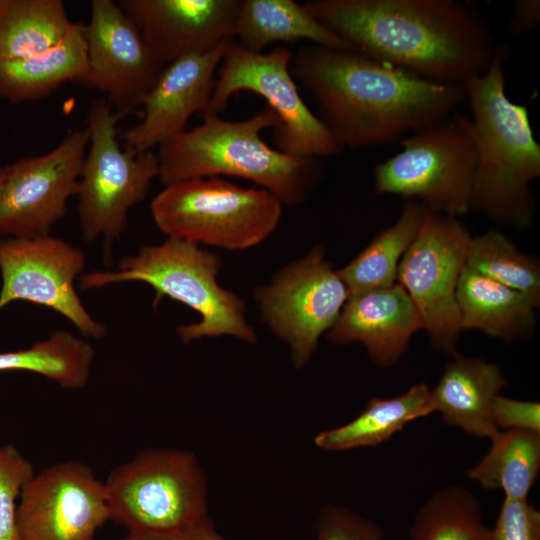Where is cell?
I'll use <instances>...</instances> for the list:
<instances>
[{"label": "cell", "instance_id": "1", "mask_svg": "<svg viewBox=\"0 0 540 540\" xmlns=\"http://www.w3.org/2000/svg\"><path fill=\"white\" fill-rule=\"evenodd\" d=\"M308 12L353 51L443 84L485 72L500 51L472 5L455 0H314Z\"/></svg>", "mask_w": 540, "mask_h": 540}, {"label": "cell", "instance_id": "2", "mask_svg": "<svg viewBox=\"0 0 540 540\" xmlns=\"http://www.w3.org/2000/svg\"><path fill=\"white\" fill-rule=\"evenodd\" d=\"M291 72L312 95L342 149L394 142L448 118L466 101L461 84H443L353 50L311 44Z\"/></svg>", "mask_w": 540, "mask_h": 540}, {"label": "cell", "instance_id": "3", "mask_svg": "<svg viewBox=\"0 0 540 540\" xmlns=\"http://www.w3.org/2000/svg\"><path fill=\"white\" fill-rule=\"evenodd\" d=\"M505 59L500 49L485 72L461 83L476 153L470 208L523 230L533 219L531 183L540 176V145L527 107L506 93Z\"/></svg>", "mask_w": 540, "mask_h": 540}, {"label": "cell", "instance_id": "4", "mask_svg": "<svg viewBox=\"0 0 540 540\" xmlns=\"http://www.w3.org/2000/svg\"><path fill=\"white\" fill-rule=\"evenodd\" d=\"M280 120L268 106L241 121L205 113L202 123L158 147V178L166 186L221 175L254 182L281 204L304 201L319 179L316 158L284 153L266 144L261 132Z\"/></svg>", "mask_w": 540, "mask_h": 540}, {"label": "cell", "instance_id": "5", "mask_svg": "<svg viewBox=\"0 0 540 540\" xmlns=\"http://www.w3.org/2000/svg\"><path fill=\"white\" fill-rule=\"evenodd\" d=\"M221 268L222 261L215 253L187 240L167 238L123 258L117 270L82 275L80 287L89 290L120 282H144L155 291L154 307L169 297L199 314L198 322L176 327L184 343L220 336L255 343L256 333L247 321L243 300L217 280Z\"/></svg>", "mask_w": 540, "mask_h": 540}, {"label": "cell", "instance_id": "6", "mask_svg": "<svg viewBox=\"0 0 540 540\" xmlns=\"http://www.w3.org/2000/svg\"><path fill=\"white\" fill-rule=\"evenodd\" d=\"M151 214L168 238L245 250L275 231L282 204L264 189L205 177L166 185L153 198Z\"/></svg>", "mask_w": 540, "mask_h": 540}, {"label": "cell", "instance_id": "7", "mask_svg": "<svg viewBox=\"0 0 540 540\" xmlns=\"http://www.w3.org/2000/svg\"><path fill=\"white\" fill-rule=\"evenodd\" d=\"M110 516L129 531L181 534L207 516V479L188 450L148 448L104 481Z\"/></svg>", "mask_w": 540, "mask_h": 540}, {"label": "cell", "instance_id": "8", "mask_svg": "<svg viewBox=\"0 0 540 540\" xmlns=\"http://www.w3.org/2000/svg\"><path fill=\"white\" fill-rule=\"evenodd\" d=\"M402 150L377 164L374 187L450 217L468 213L476 165L470 118L456 113L401 141Z\"/></svg>", "mask_w": 540, "mask_h": 540}, {"label": "cell", "instance_id": "9", "mask_svg": "<svg viewBox=\"0 0 540 540\" xmlns=\"http://www.w3.org/2000/svg\"><path fill=\"white\" fill-rule=\"evenodd\" d=\"M119 119L105 98L92 102L87 116L90 146L76 194L81 233L87 241L118 238L126 229L129 210L145 197L158 177L156 153L132 155L121 147Z\"/></svg>", "mask_w": 540, "mask_h": 540}, {"label": "cell", "instance_id": "10", "mask_svg": "<svg viewBox=\"0 0 540 540\" xmlns=\"http://www.w3.org/2000/svg\"><path fill=\"white\" fill-rule=\"evenodd\" d=\"M292 57V51L284 45L254 53L231 41L218 67L205 113L217 115L233 94L253 92L267 101L280 120L274 129L276 149L310 158L335 156L341 148L302 99L291 72Z\"/></svg>", "mask_w": 540, "mask_h": 540}, {"label": "cell", "instance_id": "11", "mask_svg": "<svg viewBox=\"0 0 540 540\" xmlns=\"http://www.w3.org/2000/svg\"><path fill=\"white\" fill-rule=\"evenodd\" d=\"M471 239L456 218L426 209L398 266L397 283L417 308L431 344L452 355L461 332L457 286Z\"/></svg>", "mask_w": 540, "mask_h": 540}, {"label": "cell", "instance_id": "12", "mask_svg": "<svg viewBox=\"0 0 540 540\" xmlns=\"http://www.w3.org/2000/svg\"><path fill=\"white\" fill-rule=\"evenodd\" d=\"M253 295L265 323L289 346L295 368L309 362L320 337L334 326L349 297L321 246L279 270Z\"/></svg>", "mask_w": 540, "mask_h": 540}, {"label": "cell", "instance_id": "13", "mask_svg": "<svg viewBox=\"0 0 540 540\" xmlns=\"http://www.w3.org/2000/svg\"><path fill=\"white\" fill-rule=\"evenodd\" d=\"M85 264L80 248L50 234L0 237V312L27 301L61 314L85 337H104L106 326L88 313L75 289Z\"/></svg>", "mask_w": 540, "mask_h": 540}, {"label": "cell", "instance_id": "14", "mask_svg": "<svg viewBox=\"0 0 540 540\" xmlns=\"http://www.w3.org/2000/svg\"><path fill=\"white\" fill-rule=\"evenodd\" d=\"M89 130L69 132L51 151L4 166L0 187V237L49 235L76 196Z\"/></svg>", "mask_w": 540, "mask_h": 540}, {"label": "cell", "instance_id": "15", "mask_svg": "<svg viewBox=\"0 0 540 540\" xmlns=\"http://www.w3.org/2000/svg\"><path fill=\"white\" fill-rule=\"evenodd\" d=\"M87 75L83 85L100 90L121 118L134 112L166 64L112 0H92L85 25Z\"/></svg>", "mask_w": 540, "mask_h": 540}, {"label": "cell", "instance_id": "16", "mask_svg": "<svg viewBox=\"0 0 540 540\" xmlns=\"http://www.w3.org/2000/svg\"><path fill=\"white\" fill-rule=\"evenodd\" d=\"M110 519L104 482L79 461L34 474L17 507L19 540H94Z\"/></svg>", "mask_w": 540, "mask_h": 540}, {"label": "cell", "instance_id": "17", "mask_svg": "<svg viewBox=\"0 0 540 540\" xmlns=\"http://www.w3.org/2000/svg\"><path fill=\"white\" fill-rule=\"evenodd\" d=\"M231 41L166 65L142 104L141 120L123 136L125 151L132 155L152 151L184 132L193 114L207 111L218 67Z\"/></svg>", "mask_w": 540, "mask_h": 540}, {"label": "cell", "instance_id": "18", "mask_svg": "<svg viewBox=\"0 0 540 540\" xmlns=\"http://www.w3.org/2000/svg\"><path fill=\"white\" fill-rule=\"evenodd\" d=\"M118 5L167 65L234 40L240 0H120Z\"/></svg>", "mask_w": 540, "mask_h": 540}, {"label": "cell", "instance_id": "19", "mask_svg": "<svg viewBox=\"0 0 540 540\" xmlns=\"http://www.w3.org/2000/svg\"><path fill=\"white\" fill-rule=\"evenodd\" d=\"M423 329L408 293L395 283L349 296L328 339L334 344L361 343L375 365L390 367L405 354L412 336Z\"/></svg>", "mask_w": 540, "mask_h": 540}, {"label": "cell", "instance_id": "20", "mask_svg": "<svg viewBox=\"0 0 540 540\" xmlns=\"http://www.w3.org/2000/svg\"><path fill=\"white\" fill-rule=\"evenodd\" d=\"M431 389L435 412L451 426L492 441L500 430L492 418L494 399L507 379L499 365L476 357L453 355Z\"/></svg>", "mask_w": 540, "mask_h": 540}, {"label": "cell", "instance_id": "21", "mask_svg": "<svg viewBox=\"0 0 540 540\" xmlns=\"http://www.w3.org/2000/svg\"><path fill=\"white\" fill-rule=\"evenodd\" d=\"M460 327L506 343L528 337L540 301L464 267L457 286Z\"/></svg>", "mask_w": 540, "mask_h": 540}, {"label": "cell", "instance_id": "22", "mask_svg": "<svg viewBox=\"0 0 540 540\" xmlns=\"http://www.w3.org/2000/svg\"><path fill=\"white\" fill-rule=\"evenodd\" d=\"M87 68L85 25L73 22L52 48L23 59L0 62V99L11 103L39 100L66 82L83 84Z\"/></svg>", "mask_w": 540, "mask_h": 540}, {"label": "cell", "instance_id": "23", "mask_svg": "<svg viewBox=\"0 0 540 540\" xmlns=\"http://www.w3.org/2000/svg\"><path fill=\"white\" fill-rule=\"evenodd\" d=\"M300 40L334 49L352 50L293 0H240L234 41L243 49L262 53L273 43Z\"/></svg>", "mask_w": 540, "mask_h": 540}, {"label": "cell", "instance_id": "24", "mask_svg": "<svg viewBox=\"0 0 540 540\" xmlns=\"http://www.w3.org/2000/svg\"><path fill=\"white\" fill-rule=\"evenodd\" d=\"M435 413L431 389L426 383L412 385L392 398H372L352 421L324 430L314 438L325 451H345L377 446L401 431L409 422Z\"/></svg>", "mask_w": 540, "mask_h": 540}, {"label": "cell", "instance_id": "25", "mask_svg": "<svg viewBox=\"0 0 540 540\" xmlns=\"http://www.w3.org/2000/svg\"><path fill=\"white\" fill-rule=\"evenodd\" d=\"M425 212L426 208L418 201L406 200L397 221L338 270L349 296L397 283L399 263L414 240Z\"/></svg>", "mask_w": 540, "mask_h": 540}, {"label": "cell", "instance_id": "26", "mask_svg": "<svg viewBox=\"0 0 540 540\" xmlns=\"http://www.w3.org/2000/svg\"><path fill=\"white\" fill-rule=\"evenodd\" d=\"M72 24L61 0H0V62L52 48Z\"/></svg>", "mask_w": 540, "mask_h": 540}, {"label": "cell", "instance_id": "27", "mask_svg": "<svg viewBox=\"0 0 540 540\" xmlns=\"http://www.w3.org/2000/svg\"><path fill=\"white\" fill-rule=\"evenodd\" d=\"M539 472L540 434L505 430L467 476L484 489L502 490L504 499L526 500Z\"/></svg>", "mask_w": 540, "mask_h": 540}, {"label": "cell", "instance_id": "28", "mask_svg": "<svg viewBox=\"0 0 540 540\" xmlns=\"http://www.w3.org/2000/svg\"><path fill=\"white\" fill-rule=\"evenodd\" d=\"M93 346L59 330L25 349L0 352V373L27 371L42 375L68 390L83 388L94 361Z\"/></svg>", "mask_w": 540, "mask_h": 540}, {"label": "cell", "instance_id": "29", "mask_svg": "<svg viewBox=\"0 0 540 540\" xmlns=\"http://www.w3.org/2000/svg\"><path fill=\"white\" fill-rule=\"evenodd\" d=\"M411 540H490L477 497L468 489L446 486L418 509L410 528Z\"/></svg>", "mask_w": 540, "mask_h": 540}, {"label": "cell", "instance_id": "30", "mask_svg": "<svg viewBox=\"0 0 540 540\" xmlns=\"http://www.w3.org/2000/svg\"><path fill=\"white\" fill-rule=\"evenodd\" d=\"M465 266L540 301L539 262L498 231L472 237Z\"/></svg>", "mask_w": 540, "mask_h": 540}, {"label": "cell", "instance_id": "31", "mask_svg": "<svg viewBox=\"0 0 540 540\" xmlns=\"http://www.w3.org/2000/svg\"><path fill=\"white\" fill-rule=\"evenodd\" d=\"M34 474L32 463L16 446H0V540H19L17 500Z\"/></svg>", "mask_w": 540, "mask_h": 540}, {"label": "cell", "instance_id": "32", "mask_svg": "<svg viewBox=\"0 0 540 540\" xmlns=\"http://www.w3.org/2000/svg\"><path fill=\"white\" fill-rule=\"evenodd\" d=\"M317 540H383L381 528L372 520L345 507L329 505L319 514Z\"/></svg>", "mask_w": 540, "mask_h": 540}, {"label": "cell", "instance_id": "33", "mask_svg": "<svg viewBox=\"0 0 540 540\" xmlns=\"http://www.w3.org/2000/svg\"><path fill=\"white\" fill-rule=\"evenodd\" d=\"M490 540H540L539 510L528 499H504Z\"/></svg>", "mask_w": 540, "mask_h": 540}, {"label": "cell", "instance_id": "34", "mask_svg": "<svg viewBox=\"0 0 540 540\" xmlns=\"http://www.w3.org/2000/svg\"><path fill=\"white\" fill-rule=\"evenodd\" d=\"M492 418L500 431L521 430L540 434L539 402L517 400L499 394L492 405Z\"/></svg>", "mask_w": 540, "mask_h": 540}, {"label": "cell", "instance_id": "35", "mask_svg": "<svg viewBox=\"0 0 540 540\" xmlns=\"http://www.w3.org/2000/svg\"><path fill=\"white\" fill-rule=\"evenodd\" d=\"M540 22V1L519 0L514 5L509 23L511 33L519 35L535 30Z\"/></svg>", "mask_w": 540, "mask_h": 540}, {"label": "cell", "instance_id": "36", "mask_svg": "<svg viewBox=\"0 0 540 540\" xmlns=\"http://www.w3.org/2000/svg\"><path fill=\"white\" fill-rule=\"evenodd\" d=\"M181 535L185 540H227L214 529L209 518L186 529Z\"/></svg>", "mask_w": 540, "mask_h": 540}, {"label": "cell", "instance_id": "37", "mask_svg": "<svg viewBox=\"0 0 540 540\" xmlns=\"http://www.w3.org/2000/svg\"><path fill=\"white\" fill-rule=\"evenodd\" d=\"M124 540H185L181 534H162L151 532L129 531Z\"/></svg>", "mask_w": 540, "mask_h": 540}, {"label": "cell", "instance_id": "38", "mask_svg": "<svg viewBox=\"0 0 540 540\" xmlns=\"http://www.w3.org/2000/svg\"><path fill=\"white\" fill-rule=\"evenodd\" d=\"M3 177H4V166L0 165V187L3 181Z\"/></svg>", "mask_w": 540, "mask_h": 540}]
</instances>
